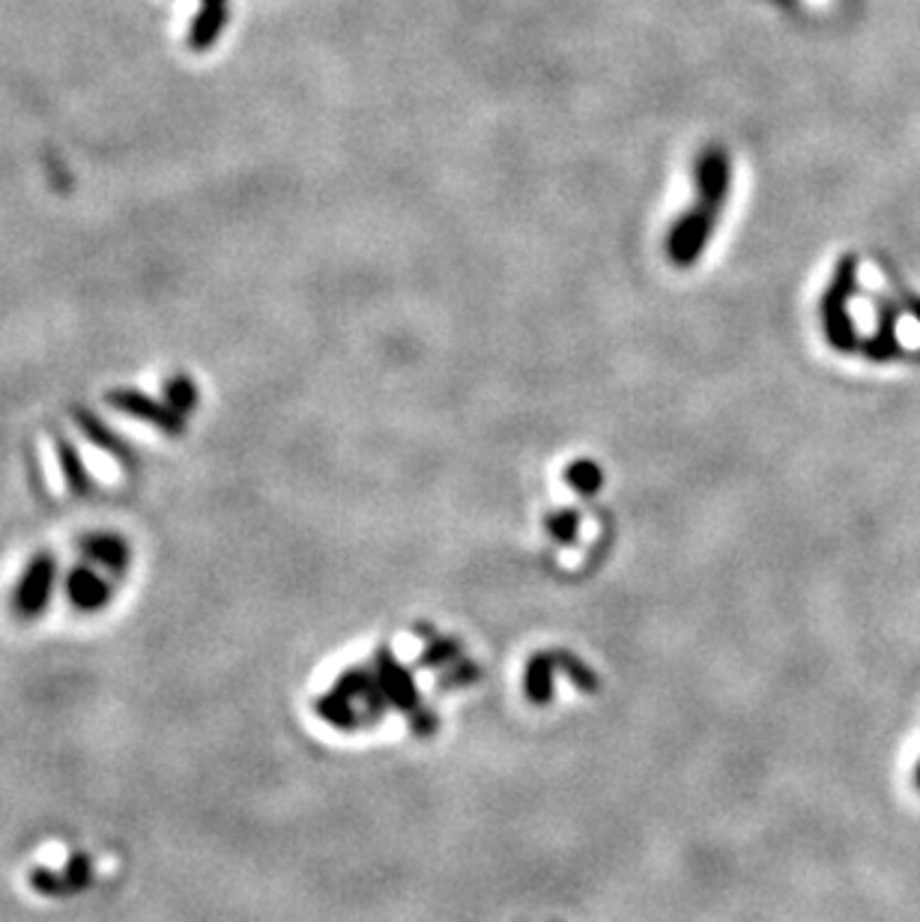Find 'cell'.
<instances>
[{
    "instance_id": "5b68a950",
    "label": "cell",
    "mask_w": 920,
    "mask_h": 922,
    "mask_svg": "<svg viewBox=\"0 0 920 922\" xmlns=\"http://www.w3.org/2000/svg\"><path fill=\"white\" fill-rule=\"evenodd\" d=\"M61 463H63V475H66V484L72 490H87V475H84V463L78 460V454L72 452L70 442L61 439Z\"/></svg>"
},
{
    "instance_id": "6da1fadb",
    "label": "cell",
    "mask_w": 920,
    "mask_h": 922,
    "mask_svg": "<svg viewBox=\"0 0 920 922\" xmlns=\"http://www.w3.org/2000/svg\"><path fill=\"white\" fill-rule=\"evenodd\" d=\"M51 585H54V562L51 555H36L28 571L19 580V589H15V610L21 615H36V612L49 603Z\"/></svg>"
},
{
    "instance_id": "3957f363",
    "label": "cell",
    "mask_w": 920,
    "mask_h": 922,
    "mask_svg": "<svg viewBox=\"0 0 920 922\" xmlns=\"http://www.w3.org/2000/svg\"><path fill=\"white\" fill-rule=\"evenodd\" d=\"M112 403L114 406H120V410L131 412V415H138V418H144V422H152L156 427H162V431H168V433L180 431V415H173L171 410L156 406V403L141 398V394H114Z\"/></svg>"
},
{
    "instance_id": "7a4b0ae2",
    "label": "cell",
    "mask_w": 920,
    "mask_h": 922,
    "mask_svg": "<svg viewBox=\"0 0 920 922\" xmlns=\"http://www.w3.org/2000/svg\"><path fill=\"white\" fill-rule=\"evenodd\" d=\"M70 601L78 610H99L102 603L108 601V582L102 580L99 573H93L91 568H78L72 571L70 582H66Z\"/></svg>"
},
{
    "instance_id": "8992f818",
    "label": "cell",
    "mask_w": 920,
    "mask_h": 922,
    "mask_svg": "<svg viewBox=\"0 0 920 922\" xmlns=\"http://www.w3.org/2000/svg\"><path fill=\"white\" fill-rule=\"evenodd\" d=\"M82 422H84V431L91 433V439L96 442V445H102V448H105V452H112V454H117V457H123V460H126V454H123V445L117 439H114L112 433H105L99 427V424L93 422L91 415H82Z\"/></svg>"
},
{
    "instance_id": "52a82bcc",
    "label": "cell",
    "mask_w": 920,
    "mask_h": 922,
    "mask_svg": "<svg viewBox=\"0 0 920 922\" xmlns=\"http://www.w3.org/2000/svg\"><path fill=\"white\" fill-rule=\"evenodd\" d=\"M168 398H171L173 406H180V410H192L194 398H198V394H194L192 382L177 380V382H171V385H168Z\"/></svg>"
},
{
    "instance_id": "277c9868",
    "label": "cell",
    "mask_w": 920,
    "mask_h": 922,
    "mask_svg": "<svg viewBox=\"0 0 920 922\" xmlns=\"http://www.w3.org/2000/svg\"><path fill=\"white\" fill-rule=\"evenodd\" d=\"M84 550L91 552L93 559L99 564H105V568H112V571L117 573L126 571L129 550H126V543L117 541V538H91V541L84 543Z\"/></svg>"
}]
</instances>
